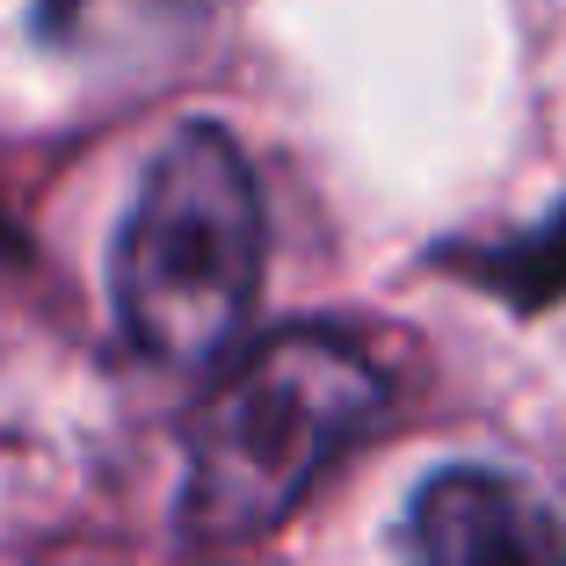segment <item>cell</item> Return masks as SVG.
<instances>
[{
	"label": "cell",
	"mask_w": 566,
	"mask_h": 566,
	"mask_svg": "<svg viewBox=\"0 0 566 566\" xmlns=\"http://www.w3.org/2000/svg\"><path fill=\"white\" fill-rule=\"evenodd\" d=\"M392 407L385 364L342 327H283L211 385L189 421L182 537L203 552L269 537L319 472Z\"/></svg>",
	"instance_id": "cell-1"
},
{
	"label": "cell",
	"mask_w": 566,
	"mask_h": 566,
	"mask_svg": "<svg viewBox=\"0 0 566 566\" xmlns=\"http://www.w3.org/2000/svg\"><path fill=\"white\" fill-rule=\"evenodd\" d=\"M269 269V218L248 153L218 124H182L153 153L109 248V305L146 364L197 370L240 342Z\"/></svg>",
	"instance_id": "cell-2"
},
{
	"label": "cell",
	"mask_w": 566,
	"mask_h": 566,
	"mask_svg": "<svg viewBox=\"0 0 566 566\" xmlns=\"http://www.w3.org/2000/svg\"><path fill=\"white\" fill-rule=\"evenodd\" d=\"M407 566H566V523L531 480L501 465H443L400 523Z\"/></svg>",
	"instance_id": "cell-3"
},
{
	"label": "cell",
	"mask_w": 566,
	"mask_h": 566,
	"mask_svg": "<svg viewBox=\"0 0 566 566\" xmlns=\"http://www.w3.org/2000/svg\"><path fill=\"white\" fill-rule=\"evenodd\" d=\"M465 269L480 283H494L501 298H516L523 313H537L545 298L566 291V203L537 233H516V240H501V248H486V254H465Z\"/></svg>",
	"instance_id": "cell-4"
},
{
	"label": "cell",
	"mask_w": 566,
	"mask_h": 566,
	"mask_svg": "<svg viewBox=\"0 0 566 566\" xmlns=\"http://www.w3.org/2000/svg\"><path fill=\"white\" fill-rule=\"evenodd\" d=\"M197 0H36V30L51 44H95V36L153 30L167 15H189Z\"/></svg>",
	"instance_id": "cell-5"
},
{
	"label": "cell",
	"mask_w": 566,
	"mask_h": 566,
	"mask_svg": "<svg viewBox=\"0 0 566 566\" xmlns=\"http://www.w3.org/2000/svg\"><path fill=\"white\" fill-rule=\"evenodd\" d=\"M8 248H15V233H8V218H0V254H8Z\"/></svg>",
	"instance_id": "cell-6"
}]
</instances>
